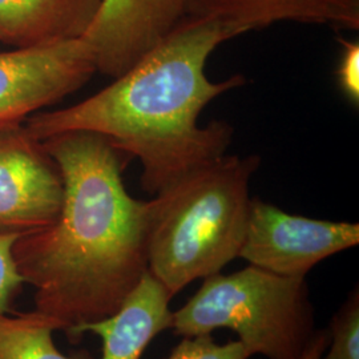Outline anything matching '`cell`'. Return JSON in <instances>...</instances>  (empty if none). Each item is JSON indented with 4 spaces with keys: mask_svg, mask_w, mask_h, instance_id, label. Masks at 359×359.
I'll list each match as a JSON object with an SVG mask.
<instances>
[{
    "mask_svg": "<svg viewBox=\"0 0 359 359\" xmlns=\"http://www.w3.org/2000/svg\"><path fill=\"white\" fill-rule=\"evenodd\" d=\"M60 170L56 221L20 236L13 258L38 313L68 334L115 313L148 271V201L129 194L130 157L102 135L67 132L41 142Z\"/></svg>",
    "mask_w": 359,
    "mask_h": 359,
    "instance_id": "6da1fadb",
    "label": "cell"
},
{
    "mask_svg": "<svg viewBox=\"0 0 359 359\" xmlns=\"http://www.w3.org/2000/svg\"><path fill=\"white\" fill-rule=\"evenodd\" d=\"M237 36L217 20L185 16L108 87L65 109L29 116L25 127L39 142L67 132L102 135L140 161L142 189L154 196L226 154L233 128L226 121L200 126V115L246 84L243 75L206 76L210 55Z\"/></svg>",
    "mask_w": 359,
    "mask_h": 359,
    "instance_id": "7a4b0ae2",
    "label": "cell"
},
{
    "mask_svg": "<svg viewBox=\"0 0 359 359\" xmlns=\"http://www.w3.org/2000/svg\"><path fill=\"white\" fill-rule=\"evenodd\" d=\"M259 156L224 154L148 201V273L173 299L240 256Z\"/></svg>",
    "mask_w": 359,
    "mask_h": 359,
    "instance_id": "3957f363",
    "label": "cell"
},
{
    "mask_svg": "<svg viewBox=\"0 0 359 359\" xmlns=\"http://www.w3.org/2000/svg\"><path fill=\"white\" fill-rule=\"evenodd\" d=\"M170 329L180 337L229 329L250 357L298 359L316 333V318L305 278L249 265L204 278L198 292L173 311Z\"/></svg>",
    "mask_w": 359,
    "mask_h": 359,
    "instance_id": "277c9868",
    "label": "cell"
},
{
    "mask_svg": "<svg viewBox=\"0 0 359 359\" xmlns=\"http://www.w3.org/2000/svg\"><path fill=\"white\" fill-rule=\"evenodd\" d=\"M358 244V224L290 215L252 198L238 257L278 276L305 278L323 259Z\"/></svg>",
    "mask_w": 359,
    "mask_h": 359,
    "instance_id": "5b68a950",
    "label": "cell"
},
{
    "mask_svg": "<svg viewBox=\"0 0 359 359\" xmlns=\"http://www.w3.org/2000/svg\"><path fill=\"white\" fill-rule=\"evenodd\" d=\"M95 72L93 53L83 39L0 52V129L23 124L81 88Z\"/></svg>",
    "mask_w": 359,
    "mask_h": 359,
    "instance_id": "8992f818",
    "label": "cell"
},
{
    "mask_svg": "<svg viewBox=\"0 0 359 359\" xmlns=\"http://www.w3.org/2000/svg\"><path fill=\"white\" fill-rule=\"evenodd\" d=\"M60 170L23 124L0 129V234L52 225L63 205Z\"/></svg>",
    "mask_w": 359,
    "mask_h": 359,
    "instance_id": "52a82bcc",
    "label": "cell"
},
{
    "mask_svg": "<svg viewBox=\"0 0 359 359\" xmlns=\"http://www.w3.org/2000/svg\"><path fill=\"white\" fill-rule=\"evenodd\" d=\"M187 16L185 0H103L83 40L96 71L120 76Z\"/></svg>",
    "mask_w": 359,
    "mask_h": 359,
    "instance_id": "ba28073f",
    "label": "cell"
},
{
    "mask_svg": "<svg viewBox=\"0 0 359 359\" xmlns=\"http://www.w3.org/2000/svg\"><path fill=\"white\" fill-rule=\"evenodd\" d=\"M187 16L217 20L240 36L276 23L358 31L359 0H185Z\"/></svg>",
    "mask_w": 359,
    "mask_h": 359,
    "instance_id": "9c48e42d",
    "label": "cell"
},
{
    "mask_svg": "<svg viewBox=\"0 0 359 359\" xmlns=\"http://www.w3.org/2000/svg\"><path fill=\"white\" fill-rule=\"evenodd\" d=\"M172 298L148 271L109 317L83 323L67 334L75 342L86 334L102 339V359H142L154 338L172 326Z\"/></svg>",
    "mask_w": 359,
    "mask_h": 359,
    "instance_id": "30bf717a",
    "label": "cell"
},
{
    "mask_svg": "<svg viewBox=\"0 0 359 359\" xmlns=\"http://www.w3.org/2000/svg\"><path fill=\"white\" fill-rule=\"evenodd\" d=\"M103 0H0V43L16 50L84 36Z\"/></svg>",
    "mask_w": 359,
    "mask_h": 359,
    "instance_id": "8fae6325",
    "label": "cell"
},
{
    "mask_svg": "<svg viewBox=\"0 0 359 359\" xmlns=\"http://www.w3.org/2000/svg\"><path fill=\"white\" fill-rule=\"evenodd\" d=\"M55 332L59 325L36 310L0 314V359H79L57 348Z\"/></svg>",
    "mask_w": 359,
    "mask_h": 359,
    "instance_id": "7c38bea8",
    "label": "cell"
},
{
    "mask_svg": "<svg viewBox=\"0 0 359 359\" xmlns=\"http://www.w3.org/2000/svg\"><path fill=\"white\" fill-rule=\"evenodd\" d=\"M330 341L321 359H359V287L347 295L327 329Z\"/></svg>",
    "mask_w": 359,
    "mask_h": 359,
    "instance_id": "4fadbf2b",
    "label": "cell"
},
{
    "mask_svg": "<svg viewBox=\"0 0 359 359\" xmlns=\"http://www.w3.org/2000/svg\"><path fill=\"white\" fill-rule=\"evenodd\" d=\"M250 354L240 341L218 345L212 334L182 337L167 359H249Z\"/></svg>",
    "mask_w": 359,
    "mask_h": 359,
    "instance_id": "5bb4252c",
    "label": "cell"
},
{
    "mask_svg": "<svg viewBox=\"0 0 359 359\" xmlns=\"http://www.w3.org/2000/svg\"><path fill=\"white\" fill-rule=\"evenodd\" d=\"M18 238L15 234H0V314L11 313L13 298L25 286L13 258V244Z\"/></svg>",
    "mask_w": 359,
    "mask_h": 359,
    "instance_id": "9a60e30c",
    "label": "cell"
},
{
    "mask_svg": "<svg viewBox=\"0 0 359 359\" xmlns=\"http://www.w3.org/2000/svg\"><path fill=\"white\" fill-rule=\"evenodd\" d=\"M342 51L335 71L337 84L348 102L359 104V43L339 39Z\"/></svg>",
    "mask_w": 359,
    "mask_h": 359,
    "instance_id": "2e32d148",
    "label": "cell"
},
{
    "mask_svg": "<svg viewBox=\"0 0 359 359\" xmlns=\"http://www.w3.org/2000/svg\"><path fill=\"white\" fill-rule=\"evenodd\" d=\"M329 341H330V334L327 329L316 330L308 347L298 359H321L325 350L327 348Z\"/></svg>",
    "mask_w": 359,
    "mask_h": 359,
    "instance_id": "e0dca14e",
    "label": "cell"
}]
</instances>
